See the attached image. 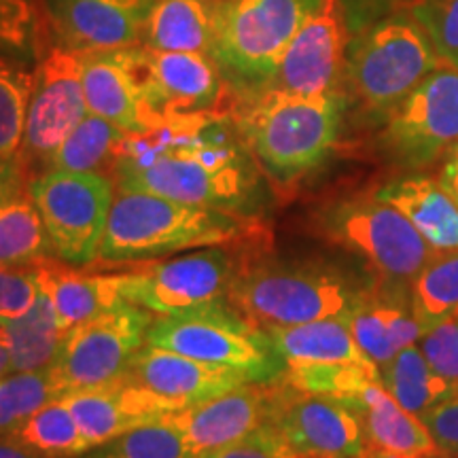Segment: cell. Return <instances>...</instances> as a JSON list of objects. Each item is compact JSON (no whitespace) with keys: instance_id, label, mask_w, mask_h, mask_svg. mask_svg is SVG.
I'll list each match as a JSON object with an SVG mask.
<instances>
[{"instance_id":"47","label":"cell","mask_w":458,"mask_h":458,"mask_svg":"<svg viewBox=\"0 0 458 458\" xmlns=\"http://www.w3.org/2000/svg\"><path fill=\"white\" fill-rule=\"evenodd\" d=\"M360 458H456V456H450L445 454V452H433V454H418V456H401V454H391V452H385V450H376V448H365L363 456Z\"/></svg>"},{"instance_id":"39","label":"cell","mask_w":458,"mask_h":458,"mask_svg":"<svg viewBox=\"0 0 458 458\" xmlns=\"http://www.w3.org/2000/svg\"><path fill=\"white\" fill-rule=\"evenodd\" d=\"M420 351L428 365L444 377L458 394V314L442 320L420 335Z\"/></svg>"},{"instance_id":"2","label":"cell","mask_w":458,"mask_h":458,"mask_svg":"<svg viewBox=\"0 0 458 458\" xmlns=\"http://www.w3.org/2000/svg\"><path fill=\"white\" fill-rule=\"evenodd\" d=\"M346 106L342 91L303 96L267 88L244 98L236 125L257 165L272 181L289 185L329 157Z\"/></svg>"},{"instance_id":"37","label":"cell","mask_w":458,"mask_h":458,"mask_svg":"<svg viewBox=\"0 0 458 458\" xmlns=\"http://www.w3.org/2000/svg\"><path fill=\"white\" fill-rule=\"evenodd\" d=\"M405 9L427 32L442 64L458 68V0H408Z\"/></svg>"},{"instance_id":"23","label":"cell","mask_w":458,"mask_h":458,"mask_svg":"<svg viewBox=\"0 0 458 458\" xmlns=\"http://www.w3.org/2000/svg\"><path fill=\"white\" fill-rule=\"evenodd\" d=\"M41 293L54 303L57 318L64 329H72L96 314L111 310L125 301L123 272L94 274L64 266L54 257L37 261L32 266Z\"/></svg>"},{"instance_id":"33","label":"cell","mask_w":458,"mask_h":458,"mask_svg":"<svg viewBox=\"0 0 458 458\" xmlns=\"http://www.w3.org/2000/svg\"><path fill=\"white\" fill-rule=\"evenodd\" d=\"M411 308L422 334L458 314V250L435 253L411 280Z\"/></svg>"},{"instance_id":"43","label":"cell","mask_w":458,"mask_h":458,"mask_svg":"<svg viewBox=\"0 0 458 458\" xmlns=\"http://www.w3.org/2000/svg\"><path fill=\"white\" fill-rule=\"evenodd\" d=\"M344 17L351 34H357L374 24V21L382 20L393 11L408 4V0H340Z\"/></svg>"},{"instance_id":"10","label":"cell","mask_w":458,"mask_h":458,"mask_svg":"<svg viewBox=\"0 0 458 458\" xmlns=\"http://www.w3.org/2000/svg\"><path fill=\"white\" fill-rule=\"evenodd\" d=\"M28 191L41 213L57 259L74 267L100 259V244L114 198L108 176L49 170L37 176Z\"/></svg>"},{"instance_id":"27","label":"cell","mask_w":458,"mask_h":458,"mask_svg":"<svg viewBox=\"0 0 458 458\" xmlns=\"http://www.w3.org/2000/svg\"><path fill=\"white\" fill-rule=\"evenodd\" d=\"M219 0H156L142 30V45L159 51L213 49Z\"/></svg>"},{"instance_id":"6","label":"cell","mask_w":458,"mask_h":458,"mask_svg":"<svg viewBox=\"0 0 458 458\" xmlns=\"http://www.w3.org/2000/svg\"><path fill=\"white\" fill-rule=\"evenodd\" d=\"M320 0H219L210 55L244 98L270 88L286 47Z\"/></svg>"},{"instance_id":"25","label":"cell","mask_w":458,"mask_h":458,"mask_svg":"<svg viewBox=\"0 0 458 458\" xmlns=\"http://www.w3.org/2000/svg\"><path fill=\"white\" fill-rule=\"evenodd\" d=\"M83 94L89 113L105 117L125 134L156 125L119 49L83 54Z\"/></svg>"},{"instance_id":"44","label":"cell","mask_w":458,"mask_h":458,"mask_svg":"<svg viewBox=\"0 0 458 458\" xmlns=\"http://www.w3.org/2000/svg\"><path fill=\"white\" fill-rule=\"evenodd\" d=\"M21 185H24V165L20 157L0 156V208L24 196Z\"/></svg>"},{"instance_id":"17","label":"cell","mask_w":458,"mask_h":458,"mask_svg":"<svg viewBox=\"0 0 458 458\" xmlns=\"http://www.w3.org/2000/svg\"><path fill=\"white\" fill-rule=\"evenodd\" d=\"M351 37L340 0H320L286 47L270 88L303 96L342 91Z\"/></svg>"},{"instance_id":"18","label":"cell","mask_w":458,"mask_h":458,"mask_svg":"<svg viewBox=\"0 0 458 458\" xmlns=\"http://www.w3.org/2000/svg\"><path fill=\"white\" fill-rule=\"evenodd\" d=\"M278 380L249 382L164 418L185 435L193 454L208 456L240 442L272 420Z\"/></svg>"},{"instance_id":"32","label":"cell","mask_w":458,"mask_h":458,"mask_svg":"<svg viewBox=\"0 0 458 458\" xmlns=\"http://www.w3.org/2000/svg\"><path fill=\"white\" fill-rule=\"evenodd\" d=\"M55 257L32 198L20 196L0 208V266H34Z\"/></svg>"},{"instance_id":"15","label":"cell","mask_w":458,"mask_h":458,"mask_svg":"<svg viewBox=\"0 0 458 458\" xmlns=\"http://www.w3.org/2000/svg\"><path fill=\"white\" fill-rule=\"evenodd\" d=\"M88 113L83 54L57 45L41 57L34 71L20 162L51 164L62 142Z\"/></svg>"},{"instance_id":"14","label":"cell","mask_w":458,"mask_h":458,"mask_svg":"<svg viewBox=\"0 0 458 458\" xmlns=\"http://www.w3.org/2000/svg\"><path fill=\"white\" fill-rule=\"evenodd\" d=\"M382 142L410 170L437 164L458 145V68L442 64L385 119Z\"/></svg>"},{"instance_id":"31","label":"cell","mask_w":458,"mask_h":458,"mask_svg":"<svg viewBox=\"0 0 458 458\" xmlns=\"http://www.w3.org/2000/svg\"><path fill=\"white\" fill-rule=\"evenodd\" d=\"M125 139V131L106 122L105 117L88 113L83 122L74 128L68 139L57 148L51 159V170L66 172H96L102 174L106 165H114L119 145Z\"/></svg>"},{"instance_id":"24","label":"cell","mask_w":458,"mask_h":458,"mask_svg":"<svg viewBox=\"0 0 458 458\" xmlns=\"http://www.w3.org/2000/svg\"><path fill=\"white\" fill-rule=\"evenodd\" d=\"M342 401L359 416L369 448L401 456L439 452L425 422L401 408L382 382H369L357 393L342 397Z\"/></svg>"},{"instance_id":"34","label":"cell","mask_w":458,"mask_h":458,"mask_svg":"<svg viewBox=\"0 0 458 458\" xmlns=\"http://www.w3.org/2000/svg\"><path fill=\"white\" fill-rule=\"evenodd\" d=\"M34 72L13 57L0 55V156L20 157Z\"/></svg>"},{"instance_id":"8","label":"cell","mask_w":458,"mask_h":458,"mask_svg":"<svg viewBox=\"0 0 458 458\" xmlns=\"http://www.w3.org/2000/svg\"><path fill=\"white\" fill-rule=\"evenodd\" d=\"M318 227L331 242L368 263L376 278L393 283L411 284L435 255L408 216L376 193L329 206Z\"/></svg>"},{"instance_id":"9","label":"cell","mask_w":458,"mask_h":458,"mask_svg":"<svg viewBox=\"0 0 458 458\" xmlns=\"http://www.w3.org/2000/svg\"><path fill=\"white\" fill-rule=\"evenodd\" d=\"M284 363L283 380L308 393L342 399L369 382L380 369L359 348L346 318H325L267 331Z\"/></svg>"},{"instance_id":"20","label":"cell","mask_w":458,"mask_h":458,"mask_svg":"<svg viewBox=\"0 0 458 458\" xmlns=\"http://www.w3.org/2000/svg\"><path fill=\"white\" fill-rule=\"evenodd\" d=\"M62 399L72 411L91 450L131 428L182 410L179 403L159 397L157 393L131 380L128 374L100 386L66 393Z\"/></svg>"},{"instance_id":"11","label":"cell","mask_w":458,"mask_h":458,"mask_svg":"<svg viewBox=\"0 0 458 458\" xmlns=\"http://www.w3.org/2000/svg\"><path fill=\"white\" fill-rule=\"evenodd\" d=\"M153 314L123 301L68 329L51 374L62 397L100 386L123 376L134 354L147 344Z\"/></svg>"},{"instance_id":"3","label":"cell","mask_w":458,"mask_h":458,"mask_svg":"<svg viewBox=\"0 0 458 458\" xmlns=\"http://www.w3.org/2000/svg\"><path fill=\"white\" fill-rule=\"evenodd\" d=\"M250 233L249 219L117 187L108 213L100 259L108 263L151 261L182 250L223 246Z\"/></svg>"},{"instance_id":"36","label":"cell","mask_w":458,"mask_h":458,"mask_svg":"<svg viewBox=\"0 0 458 458\" xmlns=\"http://www.w3.org/2000/svg\"><path fill=\"white\" fill-rule=\"evenodd\" d=\"M88 458H196L185 435L165 418L136 427L88 452Z\"/></svg>"},{"instance_id":"7","label":"cell","mask_w":458,"mask_h":458,"mask_svg":"<svg viewBox=\"0 0 458 458\" xmlns=\"http://www.w3.org/2000/svg\"><path fill=\"white\" fill-rule=\"evenodd\" d=\"M147 344L219 368L236 369L253 382L283 377L284 363L267 331L242 317L229 301L176 317L153 318Z\"/></svg>"},{"instance_id":"4","label":"cell","mask_w":458,"mask_h":458,"mask_svg":"<svg viewBox=\"0 0 458 458\" xmlns=\"http://www.w3.org/2000/svg\"><path fill=\"white\" fill-rule=\"evenodd\" d=\"M365 286L323 263H240L227 301L263 331L348 318Z\"/></svg>"},{"instance_id":"48","label":"cell","mask_w":458,"mask_h":458,"mask_svg":"<svg viewBox=\"0 0 458 458\" xmlns=\"http://www.w3.org/2000/svg\"><path fill=\"white\" fill-rule=\"evenodd\" d=\"M13 371V360H11V352L4 344H0V377L7 376Z\"/></svg>"},{"instance_id":"28","label":"cell","mask_w":458,"mask_h":458,"mask_svg":"<svg viewBox=\"0 0 458 458\" xmlns=\"http://www.w3.org/2000/svg\"><path fill=\"white\" fill-rule=\"evenodd\" d=\"M0 335L11 352L13 371H43L54 368L66 329L57 318L54 303L41 293L30 312L0 323Z\"/></svg>"},{"instance_id":"12","label":"cell","mask_w":458,"mask_h":458,"mask_svg":"<svg viewBox=\"0 0 458 458\" xmlns=\"http://www.w3.org/2000/svg\"><path fill=\"white\" fill-rule=\"evenodd\" d=\"M119 54L156 125L182 114L223 113L219 106L229 85L210 54L159 51L142 43Z\"/></svg>"},{"instance_id":"30","label":"cell","mask_w":458,"mask_h":458,"mask_svg":"<svg viewBox=\"0 0 458 458\" xmlns=\"http://www.w3.org/2000/svg\"><path fill=\"white\" fill-rule=\"evenodd\" d=\"M7 437L41 458H79L91 452L88 439L83 437L62 397L45 403Z\"/></svg>"},{"instance_id":"21","label":"cell","mask_w":458,"mask_h":458,"mask_svg":"<svg viewBox=\"0 0 458 458\" xmlns=\"http://www.w3.org/2000/svg\"><path fill=\"white\" fill-rule=\"evenodd\" d=\"M408 286L376 278V283L365 286L346 318L359 348L377 369L385 368L403 348L418 344L422 335Z\"/></svg>"},{"instance_id":"19","label":"cell","mask_w":458,"mask_h":458,"mask_svg":"<svg viewBox=\"0 0 458 458\" xmlns=\"http://www.w3.org/2000/svg\"><path fill=\"white\" fill-rule=\"evenodd\" d=\"M60 45L102 54L139 45L156 0H43Z\"/></svg>"},{"instance_id":"5","label":"cell","mask_w":458,"mask_h":458,"mask_svg":"<svg viewBox=\"0 0 458 458\" xmlns=\"http://www.w3.org/2000/svg\"><path fill=\"white\" fill-rule=\"evenodd\" d=\"M437 66L427 32L401 7L352 34L342 91L363 114L386 119Z\"/></svg>"},{"instance_id":"22","label":"cell","mask_w":458,"mask_h":458,"mask_svg":"<svg viewBox=\"0 0 458 458\" xmlns=\"http://www.w3.org/2000/svg\"><path fill=\"white\" fill-rule=\"evenodd\" d=\"M131 380L147 386L148 391L157 393L181 408L202 403L219 394L233 391V388L249 385V376L240 374L236 369L219 368L196 360L185 354H179L168 348L145 344L125 369Z\"/></svg>"},{"instance_id":"41","label":"cell","mask_w":458,"mask_h":458,"mask_svg":"<svg viewBox=\"0 0 458 458\" xmlns=\"http://www.w3.org/2000/svg\"><path fill=\"white\" fill-rule=\"evenodd\" d=\"M208 458H297L293 450L286 445L272 422L263 425L240 442L227 445V448L216 450Z\"/></svg>"},{"instance_id":"1","label":"cell","mask_w":458,"mask_h":458,"mask_svg":"<svg viewBox=\"0 0 458 458\" xmlns=\"http://www.w3.org/2000/svg\"><path fill=\"white\" fill-rule=\"evenodd\" d=\"M117 187L249 216L261 193L259 165L225 113L172 117L125 134L114 157Z\"/></svg>"},{"instance_id":"16","label":"cell","mask_w":458,"mask_h":458,"mask_svg":"<svg viewBox=\"0 0 458 458\" xmlns=\"http://www.w3.org/2000/svg\"><path fill=\"white\" fill-rule=\"evenodd\" d=\"M272 425L297 458H360L368 442L359 416L342 399L278 380Z\"/></svg>"},{"instance_id":"46","label":"cell","mask_w":458,"mask_h":458,"mask_svg":"<svg viewBox=\"0 0 458 458\" xmlns=\"http://www.w3.org/2000/svg\"><path fill=\"white\" fill-rule=\"evenodd\" d=\"M0 458H41L34 452L24 448L21 444H17L15 439L7 437V435H0Z\"/></svg>"},{"instance_id":"40","label":"cell","mask_w":458,"mask_h":458,"mask_svg":"<svg viewBox=\"0 0 458 458\" xmlns=\"http://www.w3.org/2000/svg\"><path fill=\"white\" fill-rule=\"evenodd\" d=\"M41 297L32 266H0V323L32 310Z\"/></svg>"},{"instance_id":"42","label":"cell","mask_w":458,"mask_h":458,"mask_svg":"<svg viewBox=\"0 0 458 458\" xmlns=\"http://www.w3.org/2000/svg\"><path fill=\"white\" fill-rule=\"evenodd\" d=\"M433 442L445 454L458 458V394L445 399L437 408L420 416Z\"/></svg>"},{"instance_id":"38","label":"cell","mask_w":458,"mask_h":458,"mask_svg":"<svg viewBox=\"0 0 458 458\" xmlns=\"http://www.w3.org/2000/svg\"><path fill=\"white\" fill-rule=\"evenodd\" d=\"M38 41V15L32 0H0V55L24 62Z\"/></svg>"},{"instance_id":"13","label":"cell","mask_w":458,"mask_h":458,"mask_svg":"<svg viewBox=\"0 0 458 458\" xmlns=\"http://www.w3.org/2000/svg\"><path fill=\"white\" fill-rule=\"evenodd\" d=\"M236 270L233 257L221 246L164 261H140L139 267L123 272V297L157 317H176L227 301Z\"/></svg>"},{"instance_id":"26","label":"cell","mask_w":458,"mask_h":458,"mask_svg":"<svg viewBox=\"0 0 458 458\" xmlns=\"http://www.w3.org/2000/svg\"><path fill=\"white\" fill-rule=\"evenodd\" d=\"M376 196L408 216L435 253L458 250V204L439 181L408 176L388 182Z\"/></svg>"},{"instance_id":"29","label":"cell","mask_w":458,"mask_h":458,"mask_svg":"<svg viewBox=\"0 0 458 458\" xmlns=\"http://www.w3.org/2000/svg\"><path fill=\"white\" fill-rule=\"evenodd\" d=\"M380 382L401 408L418 418L456 394L454 388L428 365L416 344L388 360L380 369Z\"/></svg>"},{"instance_id":"45","label":"cell","mask_w":458,"mask_h":458,"mask_svg":"<svg viewBox=\"0 0 458 458\" xmlns=\"http://www.w3.org/2000/svg\"><path fill=\"white\" fill-rule=\"evenodd\" d=\"M439 182H442L445 191H448L452 199L458 204V145L444 157L442 179H439Z\"/></svg>"},{"instance_id":"35","label":"cell","mask_w":458,"mask_h":458,"mask_svg":"<svg viewBox=\"0 0 458 458\" xmlns=\"http://www.w3.org/2000/svg\"><path fill=\"white\" fill-rule=\"evenodd\" d=\"M62 397L51 369L11 371L0 377V435H11L45 403Z\"/></svg>"}]
</instances>
